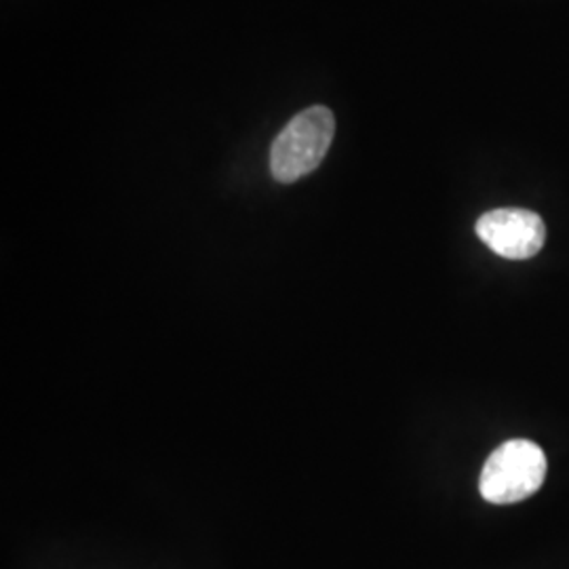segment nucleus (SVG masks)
<instances>
[{
  "instance_id": "nucleus-1",
  "label": "nucleus",
  "mask_w": 569,
  "mask_h": 569,
  "mask_svg": "<svg viewBox=\"0 0 569 569\" xmlns=\"http://www.w3.org/2000/svg\"><path fill=\"white\" fill-rule=\"evenodd\" d=\"M336 119L326 106H312L287 122L270 150V171L277 182L291 183L323 163L333 142Z\"/></svg>"
},
{
  "instance_id": "nucleus-2",
  "label": "nucleus",
  "mask_w": 569,
  "mask_h": 569,
  "mask_svg": "<svg viewBox=\"0 0 569 569\" xmlns=\"http://www.w3.org/2000/svg\"><path fill=\"white\" fill-rule=\"evenodd\" d=\"M547 456L528 439H510L486 462L479 477V491L491 505H515L531 498L547 479Z\"/></svg>"
},
{
  "instance_id": "nucleus-3",
  "label": "nucleus",
  "mask_w": 569,
  "mask_h": 569,
  "mask_svg": "<svg viewBox=\"0 0 569 569\" xmlns=\"http://www.w3.org/2000/svg\"><path fill=\"white\" fill-rule=\"evenodd\" d=\"M477 237L507 260H529L547 241V226L529 209H493L477 222Z\"/></svg>"
}]
</instances>
